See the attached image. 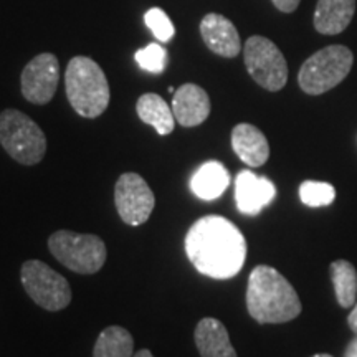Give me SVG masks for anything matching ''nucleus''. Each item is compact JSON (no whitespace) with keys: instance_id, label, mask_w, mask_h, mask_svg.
Returning <instances> with one entry per match:
<instances>
[{"instance_id":"nucleus-1","label":"nucleus","mask_w":357,"mask_h":357,"mask_svg":"<svg viewBox=\"0 0 357 357\" xmlns=\"http://www.w3.org/2000/svg\"><path fill=\"white\" fill-rule=\"evenodd\" d=\"M185 253L199 273L208 278L229 280L240 273L247 260V240L227 218H199L185 236Z\"/></svg>"},{"instance_id":"nucleus-2","label":"nucleus","mask_w":357,"mask_h":357,"mask_svg":"<svg viewBox=\"0 0 357 357\" xmlns=\"http://www.w3.org/2000/svg\"><path fill=\"white\" fill-rule=\"evenodd\" d=\"M247 307L250 316L260 324L288 323L300 316L303 310L291 283L268 265H258L250 273Z\"/></svg>"},{"instance_id":"nucleus-3","label":"nucleus","mask_w":357,"mask_h":357,"mask_svg":"<svg viewBox=\"0 0 357 357\" xmlns=\"http://www.w3.org/2000/svg\"><path fill=\"white\" fill-rule=\"evenodd\" d=\"M65 88L71 108L83 118H98L108 108L109 83L101 66L91 58H71L65 71Z\"/></svg>"},{"instance_id":"nucleus-4","label":"nucleus","mask_w":357,"mask_h":357,"mask_svg":"<svg viewBox=\"0 0 357 357\" xmlns=\"http://www.w3.org/2000/svg\"><path fill=\"white\" fill-rule=\"evenodd\" d=\"M0 144L13 160L35 166L47 153V137L42 128L19 109L0 113Z\"/></svg>"},{"instance_id":"nucleus-5","label":"nucleus","mask_w":357,"mask_h":357,"mask_svg":"<svg viewBox=\"0 0 357 357\" xmlns=\"http://www.w3.org/2000/svg\"><path fill=\"white\" fill-rule=\"evenodd\" d=\"M354 63V55L344 45H331L316 52L303 63L298 83L306 95L319 96L344 79Z\"/></svg>"},{"instance_id":"nucleus-6","label":"nucleus","mask_w":357,"mask_h":357,"mask_svg":"<svg viewBox=\"0 0 357 357\" xmlns=\"http://www.w3.org/2000/svg\"><path fill=\"white\" fill-rule=\"evenodd\" d=\"M52 255L68 270L79 275H93L106 263V245L100 236L58 230L48 238Z\"/></svg>"},{"instance_id":"nucleus-7","label":"nucleus","mask_w":357,"mask_h":357,"mask_svg":"<svg viewBox=\"0 0 357 357\" xmlns=\"http://www.w3.org/2000/svg\"><path fill=\"white\" fill-rule=\"evenodd\" d=\"M20 280L26 294L47 311L65 310L71 303V288L65 276L40 260L22 265Z\"/></svg>"},{"instance_id":"nucleus-8","label":"nucleus","mask_w":357,"mask_h":357,"mask_svg":"<svg viewBox=\"0 0 357 357\" xmlns=\"http://www.w3.org/2000/svg\"><path fill=\"white\" fill-rule=\"evenodd\" d=\"M250 77L268 91H280L288 82V65L280 48L265 37H250L243 48Z\"/></svg>"},{"instance_id":"nucleus-9","label":"nucleus","mask_w":357,"mask_h":357,"mask_svg":"<svg viewBox=\"0 0 357 357\" xmlns=\"http://www.w3.org/2000/svg\"><path fill=\"white\" fill-rule=\"evenodd\" d=\"M114 202L121 220L131 227H139L146 223L155 207L153 190L136 172H126L118 178L114 189Z\"/></svg>"},{"instance_id":"nucleus-10","label":"nucleus","mask_w":357,"mask_h":357,"mask_svg":"<svg viewBox=\"0 0 357 357\" xmlns=\"http://www.w3.org/2000/svg\"><path fill=\"white\" fill-rule=\"evenodd\" d=\"M58 82H60L58 58L53 53H40L22 71V95L33 105H47L55 96Z\"/></svg>"},{"instance_id":"nucleus-11","label":"nucleus","mask_w":357,"mask_h":357,"mask_svg":"<svg viewBox=\"0 0 357 357\" xmlns=\"http://www.w3.org/2000/svg\"><path fill=\"white\" fill-rule=\"evenodd\" d=\"M276 197V187L270 178L252 171H240L235 178L236 208L245 215H258Z\"/></svg>"},{"instance_id":"nucleus-12","label":"nucleus","mask_w":357,"mask_h":357,"mask_svg":"<svg viewBox=\"0 0 357 357\" xmlns=\"http://www.w3.org/2000/svg\"><path fill=\"white\" fill-rule=\"evenodd\" d=\"M172 113L182 128L199 126L211 114V98L199 84L185 83L174 93Z\"/></svg>"},{"instance_id":"nucleus-13","label":"nucleus","mask_w":357,"mask_h":357,"mask_svg":"<svg viewBox=\"0 0 357 357\" xmlns=\"http://www.w3.org/2000/svg\"><path fill=\"white\" fill-rule=\"evenodd\" d=\"M200 35L207 48L223 58H235L242 50L236 26L220 13H207L200 22Z\"/></svg>"},{"instance_id":"nucleus-14","label":"nucleus","mask_w":357,"mask_h":357,"mask_svg":"<svg viewBox=\"0 0 357 357\" xmlns=\"http://www.w3.org/2000/svg\"><path fill=\"white\" fill-rule=\"evenodd\" d=\"M231 147L235 154L250 167H260L270 158V144L265 134L253 124H236L231 131Z\"/></svg>"},{"instance_id":"nucleus-15","label":"nucleus","mask_w":357,"mask_h":357,"mask_svg":"<svg viewBox=\"0 0 357 357\" xmlns=\"http://www.w3.org/2000/svg\"><path fill=\"white\" fill-rule=\"evenodd\" d=\"M195 344L202 357H236L229 331L215 318H204L195 328Z\"/></svg>"},{"instance_id":"nucleus-16","label":"nucleus","mask_w":357,"mask_h":357,"mask_svg":"<svg viewBox=\"0 0 357 357\" xmlns=\"http://www.w3.org/2000/svg\"><path fill=\"white\" fill-rule=\"evenodd\" d=\"M356 13V0H318L314 26L323 35H337L349 26Z\"/></svg>"},{"instance_id":"nucleus-17","label":"nucleus","mask_w":357,"mask_h":357,"mask_svg":"<svg viewBox=\"0 0 357 357\" xmlns=\"http://www.w3.org/2000/svg\"><path fill=\"white\" fill-rule=\"evenodd\" d=\"M230 184V174L217 160H208L195 171L190 181V189L195 197L215 200L220 197Z\"/></svg>"},{"instance_id":"nucleus-18","label":"nucleus","mask_w":357,"mask_h":357,"mask_svg":"<svg viewBox=\"0 0 357 357\" xmlns=\"http://www.w3.org/2000/svg\"><path fill=\"white\" fill-rule=\"evenodd\" d=\"M136 113L142 123L153 126L160 136L171 134L176 126L172 108L167 106L162 96L155 95V93H146L137 100Z\"/></svg>"},{"instance_id":"nucleus-19","label":"nucleus","mask_w":357,"mask_h":357,"mask_svg":"<svg viewBox=\"0 0 357 357\" xmlns=\"http://www.w3.org/2000/svg\"><path fill=\"white\" fill-rule=\"evenodd\" d=\"M131 333L121 326H109L96 339L93 357H132Z\"/></svg>"},{"instance_id":"nucleus-20","label":"nucleus","mask_w":357,"mask_h":357,"mask_svg":"<svg viewBox=\"0 0 357 357\" xmlns=\"http://www.w3.org/2000/svg\"><path fill=\"white\" fill-rule=\"evenodd\" d=\"M336 300L341 307H352L357 298V271L352 263L336 260L329 266Z\"/></svg>"},{"instance_id":"nucleus-21","label":"nucleus","mask_w":357,"mask_h":357,"mask_svg":"<svg viewBox=\"0 0 357 357\" xmlns=\"http://www.w3.org/2000/svg\"><path fill=\"white\" fill-rule=\"evenodd\" d=\"M300 199L307 207L318 208L331 205L336 199V190L328 182L319 181H305L300 185Z\"/></svg>"},{"instance_id":"nucleus-22","label":"nucleus","mask_w":357,"mask_h":357,"mask_svg":"<svg viewBox=\"0 0 357 357\" xmlns=\"http://www.w3.org/2000/svg\"><path fill=\"white\" fill-rule=\"evenodd\" d=\"M134 58H136L137 65H139L142 70L154 75L162 73V71L166 70L169 61L166 48L159 43H151L147 45L146 48H142V50H137Z\"/></svg>"},{"instance_id":"nucleus-23","label":"nucleus","mask_w":357,"mask_h":357,"mask_svg":"<svg viewBox=\"0 0 357 357\" xmlns=\"http://www.w3.org/2000/svg\"><path fill=\"white\" fill-rule=\"evenodd\" d=\"M144 22L160 43L171 42L174 35H176V29H174L171 19H169L167 13L164 12L162 8H149V10L144 13Z\"/></svg>"},{"instance_id":"nucleus-24","label":"nucleus","mask_w":357,"mask_h":357,"mask_svg":"<svg viewBox=\"0 0 357 357\" xmlns=\"http://www.w3.org/2000/svg\"><path fill=\"white\" fill-rule=\"evenodd\" d=\"M271 2H273V6L278 8V10L284 13H291L296 10L301 0H271Z\"/></svg>"},{"instance_id":"nucleus-25","label":"nucleus","mask_w":357,"mask_h":357,"mask_svg":"<svg viewBox=\"0 0 357 357\" xmlns=\"http://www.w3.org/2000/svg\"><path fill=\"white\" fill-rule=\"evenodd\" d=\"M347 324H349V328H351V331L356 334L357 336V303L354 306H352V311H351V314L347 316Z\"/></svg>"},{"instance_id":"nucleus-26","label":"nucleus","mask_w":357,"mask_h":357,"mask_svg":"<svg viewBox=\"0 0 357 357\" xmlns=\"http://www.w3.org/2000/svg\"><path fill=\"white\" fill-rule=\"evenodd\" d=\"M344 357H357V336L349 342Z\"/></svg>"},{"instance_id":"nucleus-27","label":"nucleus","mask_w":357,"mask_h":357,"mask_svg":"<svg viewBox=\"0 0 357 357\" xmlns=\"http://www.w3.org/2000/svg\"><path fill=\"white\" fill-rule=\"evenodd\" d=\"M132 357H154V356L151 354L149 349H141V351H137Z\"/></svg>"},{"instance_id":"nucleus-28","label":"nucleus","mask_w":357,"mask_h":357,"mask_svg":"<svg viewBox=\"0 0 357 357\" xmlns=\"http://www.w3.org/2000/svg\"><path fill=\"white\" fill-rule=\"evenodd\" d=\"M312 357H333V356H329V354H316V356H312Z\"/></svg>"}]
</instances>
